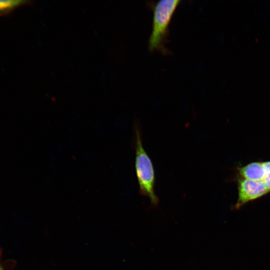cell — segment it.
I'll list each match as a JSON object with an SVG mask.
<instances>
[{
    "instance_id": "1",
    "label": "cell",
    "mask_w": 270,
    "mask_h": 270,
    "mask_svg": "<svg viewBox=\"0 0 270 270\" xmlns=\"http://www.w3.org/2000/svg\"><path fill=\"white\" fill-rule=\"evenodd\" d=\"M180 2L179 0H162L152 4V30L148 41V48L151 52L165 54L169 52L166 47L169 26Z\"/></svg>"
},
{
    "instance_id": "2",
    "label": "cell",
    "mask_w": 270,
    "mask_h": 270,
    "mask_svg": "<svg viewBox=\"0 0 270 270\" xmlns=\"http://www.w3.org/2000/svg\"><path fill=\"white\" fill-rule=\"evenodd\" d=\"M135 133V170L139 184L140 192L148 197L151 203L156 205L158 198L154 191L155 174L152 162L144 149L141 132L138 124L134 128Z\"/></svg>"
},
{
    "instance_id": "3",
    "label": "cell",
    "mask_w": 270,
    "mask_h": 270,
    "mask_svg": "<svg viewBox=\"0 0 270 270\" xmlns=\"http://www.w3.org/2000/svg\"><path fill=\"white\" fill-rule=\"evenodd\" d=\"M238 198L235 205L236 209L270 192L265 181H256L243 178L238 180Z\"/></svg>"
},
{
    "instance_id": "4",
    "label": "cell",
    "mask_w": 270,
    "mask_h": 270,
    "mask_svg": "<svg viewBox=\"0 0 270 270\" xmlns=\"http://www.w3.org/2000/svg\"><path fill=\"white\" fill-rule=\"evenodd\" d=\"M242 178L256 181H265L268 175L262 162H253L238 168Z\"/></svg>"
},
{
    "instance_id": "5",
    "label": "cell",
    "mask_w": 270,
    "mask_h": 270,
    "mask_svg": "<svg viewBox=\"0 0 270 270\" xmlns=\"http://www.w3.org/2000/svg\"><path fill=\"white\" fill-rule=\"evenodd\" d=\"M25 2L23 0H0V14L8 12Z\"/></svg>"
},
{
    "instance_id": "6",
    "label": "cell",
    "mask_w": 270,
    "mask_h": 270,
    "mask_svg": "<svg viewBox=\"0 0 270 270\" xmlns=\"http://www.w3.org/2000/svg\"><path fill=\"white\" fill-rule=\"evenodd\" d=\"M262 162L268 175V178L270 177V161L264 162Z\"/></svg>"
},
{
    "instance_id": "7",
    "label": "cell",
    "mask_w": 270,
    "mask_h": 270,
    "mask_svg": "<svg viewBox=\"0 0 270 270\" xmlns=\"http://www.w3.org/2000/svg\"><path fill=\"white\" fill-rule=\"evenodd\" d=\"M265 182L268 186V188L270 189V177H269L266 180H265Z\"/></svg>"
},
{
    "instance_id": "8",
    "label": "cell",
    "mask_w": 270,
    "mask_h": 270,
    "mask_svg": "<svg viewBox=\"0 0 270 270\" xmlns=\"http://www.w3.org/2000/svg\"><path fill=\"white\" fill-rule=\"evenodd\" d=\"M0 270H4V267H3L2 266L1 264L0 263Z\"/></svg>"
}]
</instances>
